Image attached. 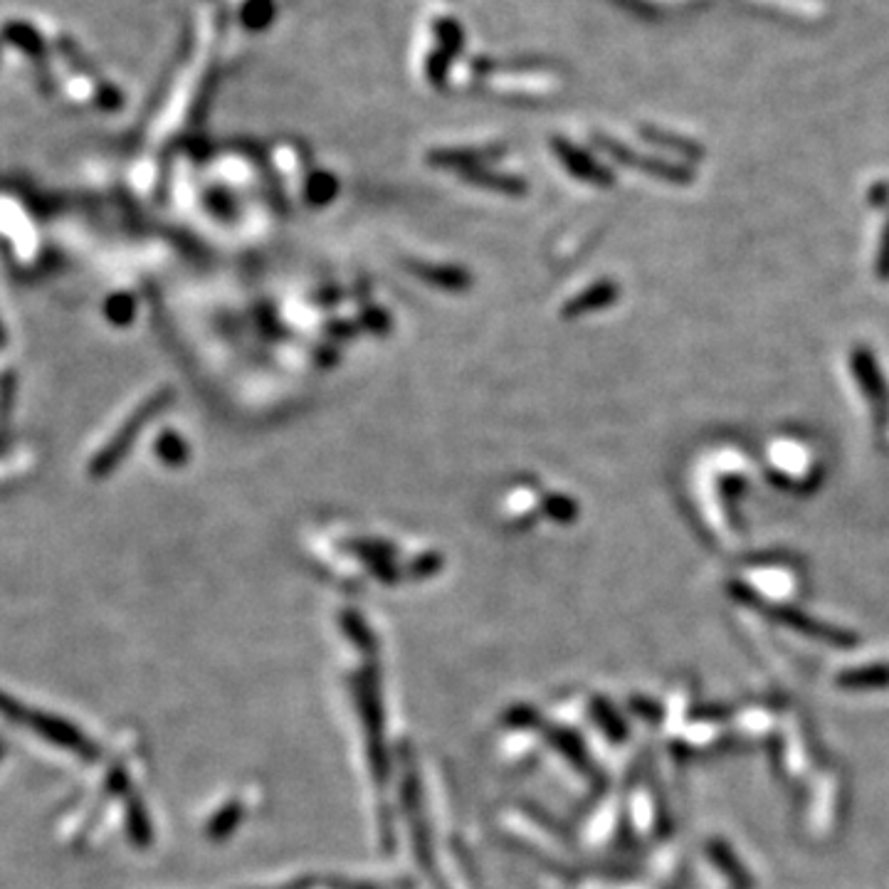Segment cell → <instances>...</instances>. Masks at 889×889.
<instances>
[{"mask_svg":"<svg viewBox=\"0 0 889 889\" xmlns=\"http://www.w3.org/2000/svg\"><path fill=\"white\" fill-rule=\"evenodd\" d=\"M25 724H30L35 734L42 736L45 741H50V744L55 746H62V749L72 751V754L84 756V759H94V756H97L92 741H89L80 729L72 727L70 722H65V719L52 717V714L45 712H30L28 722Z\"/></svg>","mask_w":889,"mask_h":889,"instance_id":"cell-1","label":"cell"},{"mask_svg":"<svg viewBox=\"0 0 889 889\" xmlns=\"http://www.w3.org/2000/svg\"><path fill=\"white\" fill-rule=\"evenodd\" d=\"M0 717L8 722H28V712L23 709V704L3 692H0Z\"/></svg>","mask_w":889,"mask_h":889,"instance_id":"cell-2","label":"cell"},{"mask_svg":"<svg viewBox=\"0 0 889 889\" xmlns=\"http://www.w3.org/2000/svg\"><path fill=\"white\" fill-rule=\"evenodd\" d=\"M3 749H5V746H3V744H0V759H3Z\"/></svg>","mask_w":889,"mask_h":889,"instance_id":"cell-3","label":"cell"}]
</instances>
